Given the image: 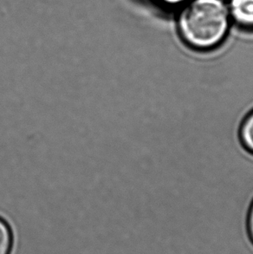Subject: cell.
I'll use <instances>...</instances> for the list:
<instances>
[{"label":"cell","instance_id":"7a4b0ae2","mask_svg":"<svg viewBox=\"0 0 253 254\" xmlns=\"http://www.w3.org/2000/svg\"><path fill=\"white\" fill-rule=\"evenodd\" d=\"M230 17L240 27L253 30V0H229Z\"/></svg>","mask_w":253,"mask_h":254},{"label":"cell","instance_id":"8992f818","mask_svg":"<svg viewBox=\"0 0 253 254\" xmlns=\"http://www.w3.org/2000/svg\"><path fill=\"white\" fill-rule=\"evenodd\" d=\"M158 1L166 6H176L185 3L187 0H158Z\"/></svg>","mask_w":253,"mask_h":254},{"label":"cell","instance_id":"277c9868","mask_svg":"<svg viewBox=\"0 0 253 254\" xmlns=\"http://www.w3.org/2000/svg\"><path fill=\"white\" fill-rule=\"evenodd\" d=\"M13 245V235L5 220L0 218V254H10Z\"/></svg>","mask_w":253,"mask_h":254},{"label":"cell","instance_id":"6da1fadb","mask_svg":"<svg viewBox=\"0 0 253 254\" xmlns=\"http://www.w3.org/2000/svg\"><path fill=\"white\" fill-rule=\"evenodd\" d=\"M230 21L223 0H190L179 15V33L192 51L212 52L226 40Z\"/></svg>","mask_w":253,"mask_h":254},{"label":"cell","instance_id":"5b68a950","mask_svg":"<svg viewBox=\"0 0 253 254\" xmlns=\"http://www.w3.org/2000/svg\"><path fill=\"white\" fill-rule=\"evenodd\" d=\"M246 227H247V232L249 240L253 245V199L248 208V211H247Z\"/></svg>","mask_w":253,"mask_h":254},{"label":"cell","instance_id":"3957f363","mask_svg":"<svg viewBox=\"0 0 253 254\" xmlns=\"http://www.w3.org/2000/svg\"><path fill=\"white\" fill-rule=\"evenodd\" d=\"M239 135L242 146L253 155V109L241 122Z\"/></svg>","mask_w":253,"mask_h":254}]
</instances>
